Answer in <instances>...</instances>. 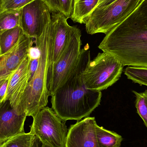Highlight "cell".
I'll use <instances>...</instances> for the list:
<instances>
[{
    "label": "cell",
    "instance_id": "cell-10",
    "mask_svg": "<svg viewBox=\"0 0 147 147\" xmlns=\"http://www.w3.org/2000/svg\"><path fill=\"white\" fill-rule=\"evenodd\" d=\"M32 38L23 32L16 45L5 54L0 56V86L9 80L32 47Z\"/></svg>",
    "mask_w": 147,
    "mask_h": 147
},
{
    "label": "cell",
    "instance_id": "cell-6",
    "mask_svg": "<svg viewBox=\"0 0 147 147\" xmlns=\"http://www.w3.org/2000/svg\"><path fill=\"white\" fill-rule=\"evenodd\" d=\"M30 132L42 143L52 147H65L68 130L52 109H41L34 116Z\"/></svg>",
    "mask_w": 147,
    "mask_h": 147
},
{
    "label": "cell",
    "instance_id": "cell-13",
    "mask_svg": "<svg viewBox=\"0 0 147 147\" xmlns=\"http://www.w3.org/2000/svg\"><path fill=\"white\" fill-rule=\"evenodd\" d=\"M30 61L28 54L9 81L4 101L8 100L11 106L16 109L26 89L31 77L29 70Z\"/></svg>",
    "mask_w": 147,
    "mask_h": 147
},
{
    "label": "cell",
    "instance_id": "cell-1",
    "mask_svg": "<svg viewBox=\"0 0 147 147\" xmlns=\"http://www.w3.org/2000/svg\"><path fill=\"white\" fill-rule=\"evenodd\" d=\"M98 48L124 66L147 67V0L107 33Z\"/></svg>",
    "mask_w": 147,
    "mask_h": 147
},
{
    "label": "cell",
    "instance_id": "cell-15",
    "mask_svg": "<svg viewBox=\"0 0 147 147\" xmlns=\"http://www.w3.org/2000/svg\"><path fill=\"white\" fill-rule=\"evenodd\" d=\"M96 136L99 147H121L123 139L114 131L99 127H96Z\"/></svg>",
    "mask_w": 147,
    "mask_h": 147
},
{
    "label": "cell",
    "instance_id": "cell-2",
    "mask_svg": "<svg viewBox=\"0 0 147 147\" xmlns=\"http://www.w3.org/2000/svg\"><path fill=\"white\" fill-rule=\"evenodd\" d=\"M88 44L81 49L78 61L51 96L52 109L63 121H79L89 117L100 104L102 92L87 89L83 74L90 61Z\"/></svg>",
    "mask_w": 147,
    "mask_h": 147
},
{
    "label": "cell",
    "instance_id": "cell-23",
    "mask_svg": "<svg viewBox=\"0 0 147 147\" xmlns=\"http://www.w3.org/2000/svg\"><path fill=\"white\" fill-rule=\"evenodd\" d=\"M49 6L52 13L59 12V5L58 0H44Z\"/></svg>",
    "mask_w": 147,
    "mask_h": 147
},
{
    "label": "cell",
    "instance_id": "cell-5",
    "mask_svg": "<svg viewBox=\"0 0 147 147\" xmlns=\"http://www.w3.org/2000/svg\"><path fill=\"white\" fill-rule=\"evenodd\" d=\"M142 0H115L110 4L97 7L87 18L86 30L89 34L109 32L121 22Z\"/></svg>",
    "mask_w": 147,
    "mask_h": 147
},
{
    "label": "cell",
    "instance_id": "cell-11",
    "mask_svg": "<svg viewBox=\"0 0 147 147\" xmlns=\"http://www.w3.org/2000/svg\"><path fill=\"white\" fill-rule=\"evenodd\" d=\"M27 117L11 106L8 100L0 103V144L25 133L24 124Z\"/></svg>",
    "mask_w": 147,
    "mask_h": 147
},
{
    "label": "cell",
    "instance_id": "cell-27",
    "mask_svg": "<svg viewBox=\"0 0 147 147\" xmlns=\"http://www.w3.org/2000/svg\"><path fill=\"white\" fill-rule=\"evenodd\" d=\"M115 1V0H99L97 6L96 8L100 7L106 6L108 4H110Z\"/></svg>",
    "mask_w": 147,
    "mask_h": 147
},
{
    "label": "cell",
    "instance_id": "cell-4",
    "mask_svg": "<svg viewBox=\"0 0 147 147\" xmlns=\"http://www.w3.org/2000/svg\"><path fill=\"white\" fill-rule=\"evenodd\" d=\"M124 66L114 56L107 53H99L90 61L83 74L86 88L101 91L106 90L119 80Z\"/></svg>",
    "mask_w": 147,
    "mask_h": 147
},
{
    "label": "cell",
    "instance_id": "cell-14",
    "mask_svg": "<svg viewBox=\"0 0 147 147\" xmlns=\"http://www.w3.org/2000/svg\"><path fill=\"white\" fill-rule=\"evenodd\" d=\"M99 0H74L71 19L74 22L85 24L92 11L97 6Z\"/></svg>",
    "mask_w": 147,
    "mask_h": 147
},
{
    "label": "cell",
    "instance_id": "cell-7",
    "mask_svg": "<svg viewBox=\"0 0 147 147\" xmlns=\"http://www.w3.org/2000/svg\"><path fill=\"white\" fill-rule=\"evenodd\" d=\"M81 36L80 29L76 26H72L66 47L47 74V85L48 96H52L78 61L81 51Z\"/></svg>",
    "mask_w": 147,
    "mask_h": 147
},
{
    "label": "cell",
    "instance_id": "cell-16",
    "mask_svg": "<svg viewBox=\"0 0 147 147\" xmlns=\"http://www.w3.org/2000/svg\"><path fill=\"white\" fill-rule=\"evenodd\" d=\"M22 32L20 27L17 26L0 34V56L7 52L16 45Z\"/></svg>",
    "mask_w": 147,
    "mask_h": 147
},
{
    "label": "cell",
    "instance_id": "cell-22",
    "mask_svg": "<svg viewBox=\"0 0 147 147\" xmlns=\"http://www.w3.org/2000/svg\"><path fill=\"white\" fill-rule=\"evenodd\" d=\"M59 5V12L62 13L67 19L71 18L74 0H58Z\"/></svg>",
    "mask_w": 147,
    "mask_h": 147
},
{
    "label": "cell",
    "instance_id": "cell-18",
    "mask_svg": "<svg viewBox=\"0 0 147 147\" xmlns=\"http://www.w3.org/2000/svg\"><path fill=\"white\" fill-rule=\"evenodd\" d=\"M34 138L31 132L22 133L0 144V147H32Z\"/></svg>",
    "mask_w": 147,
    "mask_h": 147
},
{
    "label": "cell",
    "instance_id": "cell-9",
    "mask_svg": "<svg viewBox=\"0 0 147 147\" xmlns=\"http://www.w3.org/2000/svg\"><path fill=\"white\" fill-rule=\"evenodd\" d=\"M51 18L52 27L49 43L47 74L66 47L72 29V26L68 24L67 18L62 13L52 12Z\"/></svg>",
    "mask_w": 147,
    "mask_h": 147
},
{
    "label": "cell",
    "instance_id": "cell-24",
    "mask_svg": "<svg viewBox=\"0 0 147 147\" xmlns=\"http://www.w3.org/2000/svg\"><path fill=\"white\" fill-rule=\"evenodd\" d=\"M9 80L5 81L0 86V103L5 100Z\"/></svg>",
    "mask_w": 147,
    "mask_h": 147
},
{
    "label": "cell",
    "instance_id": "cell-8",
    "mask_svg": "<svg viewBox=\"0 0 147 147\" xmlns=\"http://www.w3.org/2000/svg\"><path fill=\"white\" fill-rule=\"evenodd\" d=\"M52 11L44 0H34L21 8L20 26L25 34L36 38L51 19Z\"/></svg>",
    "mask_w": 147,
    "mask_h": 147
},
{
    "label": "cell",
    "instance_id": "cell-25",
    "mask_svg": "<svg viewBox=\"0 0 147 147\" xmlns=\"http://www.w3.org/2000/svg\"><path fill=\"white\" fill-rule=\"evenodd\" d=\"M28 55L30 59H35L39 57L40 52L39 49L36 47H31L29 49Z\"/></svg>",
    "mask_w": 147,
    "mask_h": 147
},
{
    "label": "cell",
    "instance_id": "cell-20",
    "mask_svg": "<svg viewBox=\"0 0 147 147\" xmlns=\"http://www.w3.org/2000/svg\"><path fill=\"white\" fill-rule=\"evenodd\" d=\"M136 96L135 106L137 112L147 128V90L142 92L133 91Z\"/></svg>",
    "mask_w": 147,
    "mask_h": 147
},
{
    "label": "cell",
    "instance_id": "cell-3",
    "mask_svg": "<svg viewBox=\"0 0 147 147\" xmlns=\"http://www.w3.org/2000/svg\"><path fill=\"white\" fill-rule=\"evenodd\" d=\"M52 27V19L46 26L43 33L35 38L36 47L40 56L37 69L29 80L27 87L21 98L16 109L26 113L28 116L33 117L48 103V91L47 85L49 43Z\"/></svg>",
    "mask_w": 147,
    "mask_h": 147
},
{
    "label": "cell",
    "instance_id": "cell-12",
    "mask_svg": "<svg viewBox=\"0 0 147 147\" xmlns=\"http://www.w3.org/2000/svg\"><path fill=\"white\" fill-rule=\"evenodd\" d=\"M96 124L95 117H87L71 125L65 147H99L96 136Z\"/></svg>",
    "mask_w": 147,
    "mask_h": 147
},
{
    "label": "cell",
    "instance_id": "cell-26",
    "mask_svg": "<svg viewBox=\"0 0 147 147\" xmlns=\"http://www.w3.org/2000/svg\"><path fill=\"white\" fill-rule=\"evenodd\" d=\"M40 142V140H39L38 138L34 136L32 147H52L46 144L42 143V142H41V144H39Z\"/></svg>",
    "mask_w": 147,
    "mask_h": 147
},
{
    "label": "cell",
    "instance_id": "cell-19",
    "mask_svg": "<svg viewBox=\"0 0 147 147\" xmlns=\"http://www.w3.org/2000/svg\"><path fill=\"white\" fill-rule=\"evenodd\" d=\"M124 73L127 78L134 83L147 86V67L128 66Z\"/></svg>",
    "mask_w": 147,
    "mask_h": 147
},
{
    "label": "cell",
    "instance_id": "cell-17",
    "mask_svg": "<svg viewBox=\"0 0 147 147\" xmlns=\"http://www.w3.org/2000/svg\"><path fill=\"white\" fill-rule=\"evenodd\" d=\"M20 9L0 12V34L8 29L20 26Z\"/></svg>",
    "mask_w": 147,
    "mask_h": 147
},
{
    "label": "cell",
    "instance_id": "cell-21",
    "mask_svg": "<svg viewBox=\"0 0 147 147\" xmlns=\"http://www.w3.org/2000/svg\"><path fill=\"white\" fill-rule=\"evenodd\" d=\"M34 0H0V12L20 9Z\"/></svg>",
    "mask_w": 147,
    "mask_h": 147
}]
</instances>
